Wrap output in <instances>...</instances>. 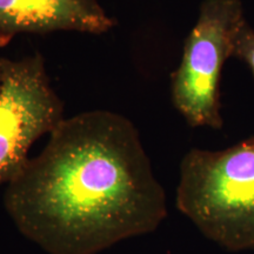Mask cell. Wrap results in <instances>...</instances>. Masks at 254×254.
I'll return each mask as SVG.
<instances>
[{"label": "cell", "mask_w": 254, "mask_h": 254, "mask_svg": "<svg viewBox=\"0 0 254 254\" xmlns=\"http://www.w3.org/2000/svg\"><path fill=\"white\" fill-rule=\"evenodd\" d=\"M15 227L47 254H99L167 217L138 129L107 110L64 118L6 185Z\"/></svg>", "instance_id": "6da1fadb"}, {"label": "cell", "mask_w": 254, "mask_h": 254, "mask_svg": "<svg viewBox=\"0 0 254 254\" xmlns=\"http://www.w3.org/2000/svg\"><path fill=\"white\" fill-rule=\"evenodd\" d=\"M176 206L224 250L254 251V136L225 150L187 152Z\"/></svg>", "instance_id": "7a4b0ae2"}, {"label": "cell", "mask_w": 254, "mask_h": 254, "mask_svg": "<svg viewBox=\"0 0 254 254\" xmlns=\"http://www.w3.org/2000/svg\"><path fill=\"white\" fill-rule=\"evenodd\" d=\"M246 20L243 0H202L200 4L171 82L174 107L190 127L224 126L221 72L233 57L236 36Z\"/></svg>", "instance_id": "3957f363"}, {"label": "cell", "mask_w": 254, "mask_h": 254, "mask_svg": "<svg viewBox=\"0 0 254 254\" xmlns=\"http://www.w3.org/2000/svg\"><path fill=\"white\" fill-rule=\"evenodd\" d=\"M64 119V101L51 86L40 53L8 60L0 94V186L28 160V151Z\"/></svg>", "instance_id": "277c9868"}, {"label": "cell", "mask_w": 254, "mask_h": 254, "mask_svg": "<svg viewBox=\"0 0 254 254\" xmlns=\"http://www.w3.org/2000/svg\"><path fill=\"white\" fill-rule=\"evenodd\" d=\"M116 25L98 0H0V47L19 34L68 31L99 36Z\"/></svg>", "instance_id": "5b68a950"}, {"label": "cell", "mask_w": 254, "mask_h": 254, "mask_svg": "<svg viewBox=\"0 0 254 254\" xmlns=\"http://www.w3.org/2000/svg\"><path fill=\"white\" fill-rule=\"evenodd\" d=\"M233 57L246 64L254 78V28L247 20L236 36Z\"/></svg>", "instance_id": "8992f818"}, {"label": "cell", "mask_w": 254, "mask_h": 254, "mask_svg": "<svg viewBox=\"0 0 254 254\" xmlns=\"http://www.w3.org/2000/svg\"><path fill=\"white\" fill-rule=\"evenodd\" d=\"M8 60L9 59L0 58V94H1L2 87H4V84H5V78H6V72H7Z\"/></svg>", "instance_id": "52a82bcc"}]
</instances>
